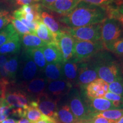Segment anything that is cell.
Instances as JSON below:
<instances>
[{
	"instance_id": "6da1fadb",
	"label": "cell",
	"mask_w": 123,
	"mask_h": 123,
	"mask_svg": "<svg viewBox=\"0 0 123 123\" xmlns=\"http://www.w3.org/2000/svg\"><path fill=\"white\" fill-rule=\"evenodd\" d=\"M107 18L104 6L81 1L70 13L62 15L59 21L69 28H74L101 24Z\"/></svg>"
},
{
	"instance_id": "7a4b0ae2",
	"label": "cell",
	"mask_w": 123,
	"mask_h": 123,
	"mask_svg": "<svg viewBox=\"0 0 123 123\" xmlns=\"http://www.w3.org/2000/svg\"><path fill=\"white\" fill-rule=\"evenodd\" d=\"M89 59L94 64L98 78L108 84L122 76L120 67L109 53L101 51Z\"/></svg>"
},
{
	"instance_id": "3957f363",
	"label": "cell",
	"mask_w": 123,
	"mask_h": 123,
	"mask_svg": "<svg viewBox=\"0 0 123 123\" xmlns=\"http://www.w3.org/2000/svg\"><path fill=\"white\" fill-rule=\"evenodd\" d=\"M69 99V107L78 123H88L94 117L87 103L82 95L77 89L71 90Z\"/></svg>"
},
{
	"instance_id": "277c9868",
	"label": "cell",
	"mask_w": 123,
	"mask_h": 123,
	"mask_svg": "<svg viewBox=\"0 0 123 123\" xmlns=\"http://www.w3.org/2000/svg\"><path fill=\"white\" fill-rule=\"evenodd\" d=\"M104 49L105 48L101 40L97 41H83L75 39L72 59L79 63L90 59Z\"/></svg>"
},
{
	"instance_id": "5b68a950",
	"label": "cell",
	"mask_w": 123,
	"mask_h": 123,
	"mask_svg": "<svg viewBox=\"0 0 123 123\" xmlns=\"http://www.w3.org/2000/svg\"><path fill=\"white\" fill-rule=\"evenodd\" d=\"M122 33L121 24L116 19L107 18L101 23V41L105 49L119 39Z\"/></svg>"
},
{
	"instance_id": "8992f818",
	"label": "cell",
	"mask_w": 123,
	"mask_h": 123,
	"mask_svg": "<svg viewBox=\"0 0 123 123\" xmlns=\"http://www.w3.org/2000/svg\"><path fill=\"white\" fill-rule=\"evenodd\" d=\"M101 23L74 28L66 27L64 31L77 41H97L101 40Z\"/></svg>"
},
{
	"instance_id": "52a82bcc",
	"label": "cell",
	"mask_w": 123,
	"mask_h": 123,
	"mask_svg": "<svg viewBox=\"0 0 123 123\" xmlns=\"http://www.w3.org/2000/svg\"><path fill=\"white\" fill-rule=\"evenodd\" d=\"M98 78H99L94 64L90 59L79 63L75 84L81 89H85L88 84Z\"/></svg>"
},
{
	"instance_id": "ba28073f",
	"label": "cell",
	"mask_w": 123,
	"mask_h": 123,
	"mask_svg": "<svg viewBox=\"0 0 123 123\" xmlns=\"http://www.w3.org/2000/svg\"><path fill=\"white\" fill-rule=\"evenodd\" d=\"M75 39L64 31L56 34V44L62 55L63 63L71 59L73 56Z\"/></svg>"
},
{
	"instance_id": "9c48e42d",
	"label": "cell",
	"mask_w": 123,
	"mask_h": 123,
	"mask_svg": "<svg viewBox=\"0 0 123 123\" xmlns=\"http://www.w3.org/2000/svg\"><path fill=\"white\" fill-rule=\"evenodd\" d=\"M59 99L51 96L46 92L37 97V107L43 114L54 120L58 111V102Z\"/></svg>"
},
{
	"instance_id": "30bf717a",
	"label": "cell",
	"mask_w": 123,
	"mask_h": 123,
	"mask_svg": "<svg viewBox=\"0 0 123 123\" xmlns=\"http://www.w3.org/2000/svg\"><path fill=\"white\" fill-rule=\"evenodd\" d=\"M4 98L12 110L21 108L26 110L30 103L26 93L22 91L6 92Z\"/></svg>"
},
{
	"instance_id": "8fae6325",
	"label": "cell",
	"mask_w": 123,
	"mask_h": 123,
	"mask_svg": "<svg viewBox=\"0 0 123 123\" xmlns=\"http://www.w3.org/2000/svg\"><path fill=\"white\" fill-rule=\"evenodd\" d=\"M73 86V84L66 79L50 81L48 83L46 93L53 98L60 99L62 96L70 93Z\"/></svg>"
},
{
	"instance_id": "7c38bea8",
	"label": "cell",
	"mask_w": 123,
	"mask_h": 123,
	"mask_svg": "<svg viewBox=\"0 0 123 123\" xmlns=\"http://www.w3.org/2000/svg\"><path fill=\"white\" fill-rule=\"evenodd\" d=\"M109 84L103 80L98 78L86 87V93L87 98L96 99L104 98L108 91Z\"/></svg>"
},
{
	"instance_id": "4fadbf2b",
	"label": "cell",
	"mask_w": 123,
	"mask_h": 123,
	"mask_svg": "<svg viewBox=\"0 0 123 123\" xmlns=\"http://www.w3.org/2000/svg\"><path fill=\"white\" fill-rule=\"evenodd\" d=\"M22 66L21 67V76L25 82L30 81L35 78L38 73V68L33 60L29 57L25 52L22 56Z\"/></svg>"
},
{
	"instance_id": "5bb4252c",
	"label": "cell",
	"mask_w": 123,
	"mask_h": 123,
	"mask_svg": "<svg viewBox=\"0 0 123 123\" xmlns=\"http://www.w3.org/2000/svg\"><path fill=\"white\" fill-rule=\"evenodd\" d=\"M81 1V0H57L47 8L62 15H64L70 13Z\"/></svg>"
},
{
	"instance_id": "9a60e30c",
	"label": "cell",
	"mask_w": 123,
	"mask_h": 123,
	"mask_svg": "<svg viewBox=\"0 0 123 123\" xmlns=\"http://www.w3.org/2000/svg\"><path fill=\"white\" fill-rule=\"evenodd\" d=\"M87 99H88H88L87 100V103L94 117L100 112L110 110H116L113 105L112 101H110L105 98Z\"/></svg>"
},
{
	"instance_id": "2e32d148",
	"label": "cell",
	"mask_w": 123,
	"mask_h": 123,
	"mask_svg": "<svg viewBox=\"0 0 123 123\" xmlns=\"http://www.w3.org/2000/svg\"><path fill=\"white\" fill-rule=\"evenodd\" d=\"M47 80L42 78H35L30 81L25 82L24 87L27 93L38 97L45 92L47 86Z\"/></svg>"
},
{
	"instance_id": "e0dca14e",
	"label": "cell",
	"mask_w": 123,
	"mask_h": 123,
	"mask_svg": "<svg viewBox=\"0 0 123 123\" xmlns=\"http://www.w3.org/2000/svg\"><path fill=\"white\" fill-rule=\"evenodd\" d=\"M44 58L47 63H63L62 55L56 43L47 44L41 47Z\"/></svg>"
},
{
	"instance_id": "ac0fdd59",
	"label": "cell",
	"mask_w": 123,
	"mask_h": 123,
	"mask_svg": "<svg viewBox=\"0 0 123 123\" xmlns=\"http://www.w3.org/2000/svg\"><path fill=\"white\" fill-rule=\"evenodd\" d=\"M63 63H47L44 69L47 83L50 81L65 79L63 73Z\"/></svg>"
},
{
	"instance_id": "d6986e66",
	"label": "cell",
	"mask_w": 123,
	"mask_h": 123,
	"mask_svg": "<svg viewBox=\"0 0 123 123\" xmlns=\"http://www.w3.org/2000/svg\"><path fill=\"white\" fill-rule=\"evenodd\" d=\"M62 68L64 79L73 85L76 83L79 63L71 59L64 62L63 63Z\"/></svg>"
},
{
	"instance_id": "ffe728a7",
	"label": "cell",
	"mask_w": 123,
	"mask_h": 123,
	"mask_svg": "<svg viewBox=\"0 0 123 123\" xmlns=\"http://www.w3.org/2000/svg\"><path fill=\"white\" fill-rule=\"evenodd\" d=\"M54 120L56 123H78L68 104H64L58 107Z\"/></svg>"
},
{
	"instance_id": "44dd1931",
	"label": "cell",
	"mask_w": 123,
	"mask_h": 123,
	"mask_svg": "<svg viewBox=\"0 0 123 123\" xmlns=\"http://www.w3.org/2000/svg\"><path fill=\"white\" fill-rule=\"evenodd\" d=\"M34 34L47 44L56 43V35L40 21L38 22Z\"/></svg>"
},
{
	"instance_id": "7402d4cb",
	"label": "cell",
	"mask_w": 123,
	"mask_h": 123,
	"mask_svg": "<svg viewBox=\"0 0 123 123\" xmlns=\"http://www.w3.org/2000/svg\"><path fill=\"white\" fill-rule=\"evenodd\" d=\"M21 42L25 50L41 48L47 44L33 34L22 35Z\"/></svg>"
},
{
	"instance_id": "603a6c76",
	"label": "cell",
	"mask_w": 123,
	"mask_h": 123,
	"mask_svg": "<svg viewBox=\"0 0 123 123\" xmlns=\"http://www.w3.org/2000/svg\"><path fill=\"white\" fill-rule=\"evenodd\" d=\"M40 17L41 21L55 35L63 31L61 28L59 21L51 14L46 12H41Z\"/></svg>"
},
{
	"instance_id": "cb8c5ba5",
	"label": "cell",
	"mask_w": 123,
	"mask_h": 123,
	"mask_svg": "<svg viewBox=\"0 0 123 123\" xmlns=\"http://www.w3.org/2000/svg\"><path fill=\"white\" fill-rule=\"evenodd\" d=\"M19 35L15 37L0 47V55L16 54L19 53L21 47Z\"/></svg>"
},
{
	"instance_id": "d4e9b609",
	"label": "cell",
	"mask_w": 123,
	"mask_h": 123,
	"mask_svg": "<svg viewBox=\"0 0 123 123\" xmlns=\"http://www.w3.org/2000/svg\"><path fill=\"white\" fill-rule=\"evenodd\" d=\"M25 52L33 60L39 70H44L47 65V62L41 48L25 50Z\"/></svg>"
},
{
	"instance_id": "484cf974",
	"label": "cell",
	"mask_w": 123,
	"mask_h": 123,
	"mask_svg": "<svg viewBox=\"0 0 123 123\" xmlns=\"http://www.w3.org/2000/svg\"><path fill=\"white\" fill-rule=\"evenodd\" d=\"M45 115L40 111L37 107V103L35 100L30 101L29 107L26 110V119L31 123H34L42 119Z\"/></svg>"
},
{
	"instance_id": "4316f807",
	"label": "cell",
	"mask_w": 123,
	"mask_h": 123,
	"mask_svg": "<svg viewBox=\"0 0 123 123\" xmlns=\"http://www.w3.org/2000/svg\"><path fill=\"white\" fill-rule=\"evenodd\" d=\"M18 68V56L14 55L6 62L5 70L10 81H13L16 77Z\"/></svg>"
},
{
	"instance_id": "83f0119b",
	"label": "cell",
	"mask_w": 123,
	"mask_h": 123,
	"mask_svg": "<svg viewBox=\"0 0 123 123\" xmlns=\"http://www.w3.org/2000/svg\"><path fill=\"white\" fill-rule=\"evenodd\" d=\"M18 35L12 24H8L5 27L0 30V47Z\"/></svg>"
},
{
	"instance_id": "f1b7e54d",
	"label": "cell",
	"mask_w": 123,
	"mask_h": 123,
	"mask_svg": "<svg viewBox=\"0 0 123 123\" xmlns=\"http://www.w3.org/2000/svg\"><path fill=\"white\" fill-rule=\"evenodd\" d=\"M123 116V109L110 110L100 112L95 117H103L106 119L116 121Z\"/></svg>"
},
{
	"instance_id": "f546056e",
	"label": "cell",
	"mask_w": 123,
	"mask_h": 123,
	"mask_svg": "<svg viewBox=\"0 0 123 123\" xmlns=\"http://www.w3.org/2000/svg\"><path fill=\"white\" fill-rule=\"evenodd\" d=\"M10 22L19 36H22L23 35L27 34H33L31 31L28 27L26 26L19 20L14 18L13 17H12Z\"/></svg>"
},
{
	"instance_id": "4dcf8cb0",
	"label": "cell",
	"mask_w": 123,
	"mask_h": 123,
	"mask_svg": "<svg viewBox=\"0 0 123 123\" xmlns=\"http://www.w3.org/2000/svg\"><path fill=\"white\" fill-rule=\"evenodd\" d=\"M12 107L4 98H0V123L7 119L9 115L12 113Z\"/></svg>"
},
{
	"instance_id": "1f68e13d",
	"label": "cell",
	"mask_w": 123,
	"mask_h": 123,
	"mask_svg": "<svg viewBox=\"0 0 123 123\" xmlns=\"http://www.w3.org/2000/svg\"><path fill=\"white\" fill-rule=\"evenodd\" d=\"M108 91L123 97V78L122 76L109 84Z\"/></svg>"
},
{
	"instance_id": "d6a6232c",
	"label": "cell",
	"mask_w": 123,
	"mask_h": 123,
	"mask_svg": "<svg viewBox=\"0 0 123 123\" xmlns=\"http://www.w3.org/2000/svg\"><path fill=\"white\" fill-rule=\"evenodd\" d=\"M107 50L117 55L123 56V38H119L113 42Z\"/></svg>"
},
{
	"instance_id": "836d02e7",
	"label": "cell",
	"mask_w": 123,
	"mask_h": 123,
	"mask_svg": "<svg viewBox=\"0 0 123 123\" xmlns=\"http://www.w3.org/2000/svg\"><path fill=\"white\" fill-rule=\"evenodd\" d=\"M7 61V56L5 55H0V79L10 80L9 79L8 75L5 70V65Z\"/></svg>"
},
{
	"instance_id": "e575fe53",
	"label": "cell",
	"mask_w": 123,
	"mask_h": 123,
	"mask_svg": "<svg viewBox=\"0 0 123 123\" xmlns=\"http://www.w3.org/2000/svg\"><path fill=\"white\" fill-rule=\"evenodd\" d=\"M12 4L17 6H23L27 5L37 4L39 0H9Z\"/></svg>"
},
{
	"instance_id": "d590c367",
	"label": "cell",
	"mask_w": 123,
	"mask_h": 123,
	"mask_svg": "<svg viewBox=\"0 0 123 123\" xmlns=\"http://www.w3.org/2000/svg\"><path fill=\"white\" fill-rule=\"evenodd\" d=\"M81 1L88 4L96 6H106L110 2V0H81Z\"/></svg>"
},
{
	"instance_id": "8d00e7d4",
	"label": "cell",
	"mask_w": 123,
	"mask_h": 123,
	"mask_svg": "<svg viewBox=\"0 0 123 123\" xmlns=\"http://www.w3.org/2000/svg\"><path fill=\"white\" fill-rule=\"evenodd\" d=\"M12 17L13 16L10 14L0 17V30H2L4 27L6 26L7 25L9 24V23L11 21Z\"/></svg>"
},
{
	"instance_id": "74e56055",
	"label": "cell",
	"mask_w": 123,
	"mask_h": 123,
	"mask_svg": "<svg viewBox=\"0 0 123 123\" xmlns=\"http://www.w3.org/2000/svg\"><path fill=\"white\" fill-rule=\"evenodd\" d=\"M88 123H115V121L103 117H94Z\"/></svg>"
},
{
	"instance_id": "f35d334b",
	"label": "cell",
	"mask_w": 123,
	"mask_h": 123,
	"mask_svg": "<svg viewBox=\"0 0 123 123\" xmlns=\"http://www.w3.org/2000/svg\"><path fill=\"white\" fill-rule=\"evenodd\" d=\"M34 123H55L54 120L45 115L42 119Z\"/></svg>"
},
{
	"instance_id": "ab89813d",
	"label": "cell",
	"mask_w": 123,
	"mask_h": 123,
	"mask_svg": "<svg viewBox=\"0 0 123 123\" xmlns=\"http://www.w3.org/2000/svg\"><path fill=\"white\" fill-rule=\"evenodd\" d=\"M56 1H57V0H41L42 5L46 7H48L49 6L54 4V3Z\"/></svg>"
},
{
	"instance_id": "60d3db41",
	"label": "cell",
	"mask_w": 123,
	"mask_h": 123,
	"mask_svg": "<svg viewBox=\"0 0 123 123\" xmlns=\"http://www.w3.org/2000/svg\"><path fill=\"white\" fill-rule=\"evenodd\" d=\"M9 14V12L5 9H4L2 7H0V17L2 16H5V15H7Z\"/></svg>"
},
{
	"instance_id": "b9f144b4",
	"label": "cell",
	"mask_w": 123,
	"mask_h": 123,
	"mask_svg": "<svg viewBox=\"0 0 123 123\" xmlns=\"http://www.w3.org/2000/svg\"><path fill=\"white\" fill-rule=\"evenodd\" d=\"M17 120L14 119H11V118H7L6 120H5L4 121H2L1 123H18Z\"/></svg>"
},
{
	"instance_id": "7bdbcfd3",
	"label": "cell",
	"mask_w": 123,
	"mask_h": 123,
	"mask_svg": "<svg viewBox=\"0 0 123 123\" xmlns=\"http://www.w3.org/2000/svg\"><path fill=\"white\" fill-rule=\"evenodd\" d=\"M18 123H31L26 119V118L24 117V118H22L21 120H19L18 121Z\"/></svg>"
},
{
	"instance_id": "ee69618b",
	"label": "cell",
	"mask_w": 123,
	"mask_h": 123,
	"mask_svg": "<svg viewBox=\"0 0 123 123\" xmlns=\"http://www.w3.org/2000/svg\"><path fill=\"white\" fill-rule=\"evenodd\" d=\"M5 94V93L4 89H3L2 86H1V83H0V96H1V98H4Z\"/></svg>"
},
{
	"instance_id": "f6af8a7d",
	"label": "cell",
	"mask_w": 123,
	"mask_h": 123,
	"mask_svg": "<svg viewBox=\"0 0 123 123\" xmlns=\"http://www.w3.org/2000/svg\"><path fill=\"white\" fill-rule=\"evenodd\" d=\"M117 10H118V12H119L120 13L123 14V4L120 5L119 6V7L117 8Z\"/></svg>"
},
{
	"instance_id": "bcb514c9",
	"label": "cell",
	"mask_w": 123,
	"mask_h": 123,
	"mask_svg": "<svg viewBox=\"0 0 123 123\" xmlns=\"http://www.w3.org/2000/svg\"><path fill=\"white\" fill-rule=\"evenodd\" d=\"M115 123H123V116L117 120L115 121Z\"/></svg>"
},
{
	"instance_id": "7dc6e473",
	"label": "cell",
	"mask_w": 123,
	"mask_h": 123,
	"mask_svg": "<svg viewBox=\"0 0 123 123\" xmlns=\"http://www.w3.org/2000/svg\"></svg>"
},
{
	"instance_id": "c3c4849f",
	"label": "cell",
	"mask_w": 123,
	"mask_h": 123,
	"mask_svg": "<svg viewBox=\"0 0 123 123\" xmlns=\"http://www.w3.org/2000/svg\"><path fill=\"white\" fill-rule=\"evenodd\" d=\"M1 98V96H0V98Z\"/></svg>"
}]
</instances>
